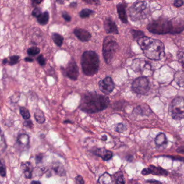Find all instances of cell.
<instances>
[{
    "label": "cell",
    "instance_id": "cell-32",
    "mask_svg": "<svg viewBox=\"0 0 184 184\" xmlns=\"http://www.w3.org/2000/svg\"><path fill=\"white\" fill-rule=\"evenodd\" d=\"M40 49L38 48L35 47L29 48L27 50V53L30 56H35L40 54Z\"/></svg>",
    "mask_w": 184,
    "mask_h": 184
},
{
    "label": "cell",
    "instance_id": "cell-20",
    "mask_svg": "<svg viewBox=\"0 0 184 184\" xmlns=\"http://www.w3.org/2000/svg\"><path fill=\"white\" fill-rule=\"evenodd\" d=\"M19 146L26 147L28 146L29 143V137L26 134H21L19 136L17 140Z\"/></svg>",
    "mask_w": 184,
    "mask_h": 184
},
{
    "label": "cell",
    "instance_id": "cell-49",
    "mask_svg": "<svg viewBox=\"0 0 184 184\" xmlns=\"http://www.w3.org/2000/svg\"><path fill=\"white\" fill-rule=\"evenodd\" d=\"M101 140H103V141H105V140H107V136H105V135L103 136L102 137H101Z\"/></svg>",
    "mask_w": 184,
    "mask_h": 184
},
{
    "label": "cell",
    "instance_id": "cell-35",
    "mask_svg": "<svg viewBox=\"0 0 184 184\" xmlns=\"http://www.w3.org/2000/svg\"><path fill=\"white\" fill-rule=\"evenodd\" d=\"M5 143L3 135L0 132V151H4L5 148Z\"/></svg>",
    "mask_w": 184,
    "mask_h": 184
},
{
    "label": "cell",
    "instance_id": "cell-21",
    "mask_svg": "<svg viewBox=\"0 0 184 184\" xmlns=\"http://www.w3.org/2000/svg\"><path fill=\"white\" fill-rule=\"evenodd\" d=\"M97 184H112V180L111 175L108 173H105L99 177Z\"/></svg>",
    "mask_w": 184,
    "mask_h": 184
},
{
    "label": "cell",
    "instance_id": "cell-27",
    "mask_svg": "<svg viewBox=\"0 0 184 184\" xmlns=\"http://www.w3.org/2000/svg\"><path fill=\"white\" fill-rule=\"evenodd\" d=\"M94 12V11H93L92 10L88 9V8H85V9H83L80 12L79 15L81 18L85 19V18L89 17L90 15L93 14Z\"/></svg>",
    "mask_w": 184,
    "mask_h": 184
},
{
    "label": "cell",
    "instance_id": "cell-37",
    "mask_svg": "<svg viewBox=\"0 0 184 184\" xmlns=\"http://www.w3.org/2000/svg\"><path fill=\"white\" fill-rule=\"evenodd\" d=\"M37 61L41 66H44L46 64V60H45V58L42 55H40L37 58Z\"/></svg>",
    "mask_w": 184,
    "mask_h": 184
},
{
    "label": "cell",
    "instance_id": "cell-33",
    "mask_svg": "<svg viewBox=\"0 0 184 184\" xmlns=\"http://www.w3.org/2000/svg\"><path fill=\"white\" fill-rule=\"evenodd\" d=\"M126 130V126H125V124H124L123 123H119L116 125V128H115V131L116 132H119V133L123 132Z\"/></svg>",
    "mask_w": 184,
    "mask_h": 184
},
{
    "label": "cell",
    "instance_id": "cell-8",
    "mask_svg": "<svg viewBox=\"0 0 184 184\" xmlns=\"http://www.w3.org/2000/svg\"><path fill=\"white\" fill-rule=\"evenodd\" d=\"M132 90L138 94L145 95L150 90V82L147 78L140 77L135 79L132 82Z\"/></svg>",
    "mask_w": 184,
    "mask_h": 184
},
{
    "label": "cell",
    "instance_id": "cell-10",
    "mask_svg": "<svg viewBox=\"0 0 184 184\" xmlns=\"http://www.w3.org/2000/svg\"><path fill=\"white\" fill-rule=\"evenodd\" d=\"M65 74L67 77L72 80H77L79 75V69L75 61L73 58L69 62L68 66L65 69Z\"/></svg>",
    "mask_w": 184,
    "mask_h": 184
},
{
    "label": "cell",
    "instance_id": "cell-50",
    "mask_svg": "<svg viewBox=\"0 0 184 184\" xmlns=\"http://www.w3.org/2000/svg\"><path fill=\"white\" fill-rule=\"evenodd\" d=\"M7 58H5V59H3V64H7Z\"/></svg>",
    "mask_w": 184,
    "mask_h": 184
},
{
    "label": "cell",
    "instance_id": "cell-38",
    "mask_svg": "<svg viewBox=\"0 0 184 184\" xmlns=\"http://www.w3.org/2000/svg\"><path fill=\"white\" fill-rule=\"evenodd\" d=\"M62 17L64 19V20L66 21V22L71 21V16L68 14V12H62Z\"/></svg>",
    "mask_w": 184,
    "mask_h": 184
},
{
    "label": "cell",
    "instance_id": "cell-40",
    "mask_svg": "<svg viewBox=\"0 0 184 184\" xmlns=\"http://www.w3.org/2000/svg\"><path fill=\"white\" fill-rule=\"evenodd\" d=\"M23 125L27 128H30V129H31L33 127V123L31 120H26V121L24 122Z\"/></svg>",
    "mask_w": 184,
    "mask_h": 184
},
{
    "label": "cell",
    "instance_id": "cell-7",
    "mask_svg": "<svg viewBox=\"0 0 184 184\" xmlns=\"http://www.w3.org/2000/svg\"><path fill=\"white\" fill-rule=\"evenodd\" d=\"M184 98L177 97L173 99L169 107L170 115L175 120H182L184 118Z\"/></svg>",
    "mask_w": 184,
    "mask_h": 184
},
{
    "label": "cell",
    "instance_id": "cell-16",
    "mask_svg": "<svg viewBox=\"0 0 184 184\" xmlns=\"http://www.w3.org/2000/svg\"><path fill=\"white\" fill-rule=\"evenodd\" d=\"M96 154L102 158V159L104 161L110 160L113 156V154L111 151H109L104 148L97 149L96 151Z\"/></svg>",
    "mask_w": 184,
    "mask_h": 184
},
{
    "label": "cell",
    "instance_id": "cell-39",
    "mask_svg": "<svg viewBox=\"0 0 184 184\" xmlns=\"http://www.w3.org/2000/svg\"><path fill=\"white\" fill-rule=\"evenodd\" d=\"M76 184H84V181L83 177L80 175H78L75 178Z\"/></svg>",
    "mask_w": 184,
    "mask_h": 184
},
{
    "label": "cell",
    "instance_id": "cell-11",
    "mask_svg": "<svg viewBox=\"0 0 184 184\" xmlns=\"http://www.w3.org/2000/svg\"><path fill=\"white\" fill-rule=\"evenodd\" d=\"M142 174L143 175H147L149 174H152L154 175L166 177L168 176V172L166 170L160 166H156L151 165L149 166V168H145L142 170Z\"/></svg>",
    "mask_w": 184,
    "mask_h": 184
},
{
    "label": "cell",
    "instance_id": "cell-13",
    "mask_svg": "<svg viewBox=\"0 0 184 184\" xmlns=\"http://www.w3.org/2000/svg\"><path fill=\"white\" fill-rule=\"evenodd\" d=\"M76 36L78 38L79 40L82 42H87L90 40L91 37V34L85 29L81 28H76L73 31Z\"/></svg>",
    "mask_w": 184,
    "mask_h": 184
},
{
    "label": "cell",
    "instance_id": "cell-12",
    "mask_svg": "<svg viewBox=\"0 0 184 184\" xmlns=\"http://www.w3.org/2000/svg\"><path fill=\"white\" fill-rule=\"evenodd\" d=\"M104 27L105 30L108 34H118L119 33L116 23L113 21L111 18H106L104 21Z\"/></svg>",
    "mask_w": 184,
    "mask_h": 184
},
{
    "label": "cell",
    "instance_id": "cell-28",
    "mask_svg": "<svg viewBox=\"0 0 184 184\" xmlns=\"http://www.w3.org/2000/svg\"><path fill=\"white\" fill-rule=\"evenodd\" d=\"M149 108V106H147V105H144L143 106L140 105V106H138L137 108L136 109V112L140 113V114H141L142 115H147V114H150V113L152 112L151 109L149 110L145 111V110H147Z\"/></svg>",
    "mask_w": 184,
    "mask_h": 184
},
{
    "label": "cell",
    "instance_id": "cell-23",
    "mask_svg": "<svg viewBox=\"0 0 184 184\" xmlns=\"http://www.w3.org/2000/svg\"><path fill=\"white\" fill-rule=\"evenodd\" d=\"M184 72L183 71H177L175 75V80L180 87H184Z\"/></svg>",
    "mask_w": 184,
    "mask_h": 184
},
{
    "label": "cell",
    "instance_id": "cell-47",
    "mask_svg": "<svg viewBox=\"0 0 184 184\" xmlns=\"http://www.w3.org/2000/svg\"><path fill=\"white\" fill-rule=\"evenodd\" d=\"M42 1H32V2L33 3H35L36 5H40L41 3L42 2Z\"/></svg>",
    "mask_w": 184,
    "mask_h": 184
},
{
    "label": "cell",
    "instance_id": "cell-29",
    "mask_svg": "<svg viewBox=\"0 0 184 184\" xmlns=\"http://www.w3.org/2000/svg\"><path fill=\"white\" fill-rule=\"evenodd\" d=\"M19 112H20V114L21 115L22 117H23L24 119L28 120L30 117V115L29 113V111L25 107H21L20 109H19Z\"/></svg>",
    "mask_w": 184,
    "mask_h": 184
},
{
    "label": "cell",
    "instance_id": "cell-14",
    "mask_svg": "<svg viewBox=\"0 0 184 184\" xmlns=\"http://www.w3.org/2000/svg\"><path fill=\"white\" fill-rule=\"evenodd\" d=\"M126 4L125 2L120 3L117 5L118 16L123 23H128V16L126 12Z\"/></svg>",
    "mask_w": 184,
    "mask_h": 184
},
{
    "label": "cell",
    "instance_id": "cell-15",
    "mask_svg": "<svg viewBox=\"0 0 184 184\" xmlns=\"http://www.w3.org/2000/svg\"><path fill=\"white\" fill-rule=\"evenodd\" d=\"M149 64L146 61L140 59H135L132 64V68L135 72L143 71Z\"/></svg>",
    "mask_w": 184,
    "mask_h": 184
},
{
    "label": "cell",
    "instance_id": "cell-26",
    "mask_svg": "<svg viewBox=\"0 0 184 184\" xmlns=\"http://www.w3.org/2000/svg\"><path fill=\"white\" fill-rule=\"evenodd\" d=\"M116 184H125V180L123 173L121 171H118L113 175Z\"/></svg>",
    "mask_w": 184,
    "mask_h": 184
},
{
    "label": "cell",
    "instance_id": "cell-31",
    "mask_svg": "<svg viewBox=\"0 0 184 184\" xmlns=\"http://www.w3.org/2000/svg\"><path fill=\"white\" fill-rule=\"evenodd\" d=\"M131 33L132 34V36L134 39L138 40L140 38L143 37L145 36L144 34L143 31L140 30H131Z\"/></svg>",
    "mask_w": 184,
    "mask_h": 184
},
{
    "label": "cell",
    "instance_id": "cell-25",
    "mask_svg": "<svg viewBox=\"0 0 184 184\" xmlns=\"http://www.w3.org/2000/svg\"><path fill=\"white\" fill-rule=\"evenodd\" d=\"M51 38H52L54 42L58 47H61L62 44H63V40H64V38H63L62 36L61 35L59 34L54 33L52 34Z\"/></svg>",
    "mask_w": 184,
    "mask_h": 184
},
{
    "label": "cell",
    "instance_id": "cell-1",
    "mask_svg": "<svg viewBox=\"0 0 184 184\" xmlns=\"http://www.w3.org/2000/svg\"><path fill=\"white\" fill-rule=\"evenodd\" d=\"M109 103V98L105 96L95 92H87L81 99L80 108L86 113H97L106 109Z\"/></svg>",
    "mask_w": 184,
    "mask_h": 184
},
{
    "label": "cell",
    "instance_id": "cell-4",
    "mask_svg": "<svg viewBox=\"0 0 184 184\" xmlns=\"http://www.w3.org/2000/svg\"><path fill=\"white\" fill-rule=\"evenodd\" d=\"M81 65L83 73L85 75H94L99 69V57L93 51H85L82 56Z\"/></svg>",
    "mask_w": 184,
    "mask_h": 184
},
{
    "label": "cell",
    "instance_id": "cell-18",
    "mask_svg": "<svg viewBox=\"0 0 184 184\" xmlns=\"http://www.w3.org/2000/svg\"><path fill=\"white\" fill-rule=\"evenodd\" d=\"M52 170L56 175L59 176H64L65 175V171L63 166L60 163H55L52 165Z\"/></svg>",
    "mask_w": 184,
    "mask_h": 184
},
{
    "label": "cell",
    "instance_id": "cell-46",
    "mask_svg": "<svg viewBox=\"0 0 184 184\" xmlns=\"http://www.w3.org/2000/svg\"><path fill=\"white\" fill-rule=\"evenodd\" d=\"M25 61L27 62H33V59H32L30 57H26L25 58Z\"/></svg>",
    "mask_w": 184,
    "mask_h": 184
},
{
    "label": "cell",
    "instance_id": "cell-43",
    "mask_svg": "<svg viewBox=\"0 0 184 184\" xmlns=\"http://www.w3.org/2000/svg\"><path fill=\"white\" fill-rule=\"evenodd\" d=\"M84 2L87 3H91V5H93L95 3V5H98L99 3V1H91V0H89V1H84Z\"/></svg>",
    "mask_w": 184,
    "mask_h": 184
},
{
    "label": "cell",
    "instance_id": "cell-48",
    "mask_svg": "<svg viewBox=\"0 0 184 184\" xmlns=\"http://www.w3.org/2000/svg\"><path fill=\"white\" fill-rule=\"evenodd\" d=\"M31 184H41L40 182H38V181H35V180H34V181H33V182H31Z\"/></svg>",
    "mask_w": 184,
    "mask_h": 184
},
{
    "label": "cell",
    "instance_id": "cell-6",
    "mask_svg": "<svg viewBox=\"0 0 184 184\" xmlns=\"http://www.w3.org/2000/svg\"><path fill=\"white\" fill-rule=\"evenodd\" d=\"M149 14L147 2L137 1L129 9V16L133 21H137L147 18Z\"/></svg>",
    "mask_w": 184,
    "mask_h": 184
},
{
    "label": "cell",
    "instance_id": "cell-45",
    "mask_svg": "<svg viewBox=\"0 0 184 184\" xmlns=\"http://www.w3.org/2000/svg\"><path fill=\"white\" fill-rule=\"evenodd\" d=\"M77 2H73L71 3L70 5V7L71 8H76L77 7Z\"/></svg>",
    "mask_w": 184,
    "mask_h": 184
},
{
    "label": "cell",
    "instance_id": "cell-44",
    "mask_svg": "<svg viewBox=\"0 0 184 184\" xmlns=\"http://www.w3.org/2000/svg\"><path fill=\"white\" fill-rule=\"evenodd\" d=\"M179 59L180 61H182V66H183V61H184V59H183V52H180V55L179 56Z\"/></svg>",
    "mask_w": 184,
    "mask_h": 184
},
{
    "label": "cell",
    "instance_id": "cell-9",
    "mask_svg": "<svg viewBox=\"0 0 184 184\" xmlns=\"http://www.w3.org/2000/svg\"><path fill=\"white\" fill-rule=\"evenodd\" d=\"M98 85L100 90L106 95L111 94L115 87V83L110 77H106L103 80H100Z\"/></svg>",
    "mask_w": 184,
    "mask_h": 184
},
{
    "label": "cell",
    "instance_id": "cell-19",
    "mask_svg": "<svg viewBox=\"0 0 184 184\" xmlns=\"http://www.w3.org/2000/svg\"><path fill=\"white\" fill-rule=\"evenodd\" d=\"M154 142L157 146L161 147L167 144L168 139L164 133H160L159 135L157 136L154 140Z\"/></svg>",
    "mask_w": 184,
    "mask_h": 184
},
{
    "label": "cell",
    "instance_id": "cell-42",
    "mask_svg": "<svg viewBox=\"0 0 184 184\" xmlns=\"http://www.w3.org/2000/svg\"><path fill=\"white\" fill-rule=\"evenodd\" d=\"M184 5V1L182 0L175 1L174 2V5L176 7H180L182 5Z\"/></svg>",
    "mask_w": 184,
    "mask_h": 184
},
{
    "label": "cell",
    "instance_id": "cell-36",
    "mask_svg": "<svg viewBox=\"0 0 184 184\" xmlns=\"http://www.w3.org/2000/svg\"><path fill=\"white\" fill-rule=\"evenodd\" d=\"M42 13V10L40 8L36 7L33 10V11L32 12V15L35 17L37 18Z\"/></svg>",
    "mask_w": 184,
    "mask_h": 184
},
{
    "label": "cell",
    "instance_id": "cell-34",
    "mask_svg": "<svg viewBox=\"0 0 184 184\" xmlns=\"http://www.w3.org/2000/svg\"><path fill=\"white\" fill-rule=\"evenodd\" d=\"M0 175L3 177L6 175V168L5 164L3 163L2 161L0 159Z\"/></svg>",
    "mask_w": 184,
    "mask_h": 184
},
{
    "label": "cell",
    "instance_id": "cell-3",
    "mask_svg": "<svg viewBox=\"0 0 184 184\" xmlns=\"http://www.w3.org/2000/svg\"><path fill=\"white\" fill-rule=\"evenodd\" d=\"M137 42L149 59L158 61L164 56L165 47L161 41L144 36L137 40Z\"/></svg>",
    "mask_w": 184,
    "mask_h": 184
},
{
    "label": "cell",
    "instance_id": "cell-30",
    "mask_svg": "<svg viewBox=\"0 0 184 184\" xmlns=\"http://www.w3.org/2000/svg\"><path fill=\"white\" fill-rule=\"evenodd\" d=\"M19 58L20 57L19 56H16V55L12 56L7 58L8 63L11 66L15 65L19 62Z\"/></svg>",
    "mask_w": 184,
    "mask_h": 184
},
{
    "label": "cell",
    "instance_id": "cell-24",
    "mask_svg": "<svg viewBox=\"0 0 184 184\" xmlns=\"http://www.w3.org/2000/svg\"><path fill=\"white\" fill-rule=\"evenodd\" d=\"M34 117L36 122L39 124H43L45 122V118L44 113L40 109H37L34 113Z\"/></svg>",
    "mask_w": 184,
    "mask_h": 184
},
{
    "label": "cell",
    "instance_id": "cell-22",
    "mask_svg": "<svg viewBox=\"0 0 184 184\" xmlns=\"http://www.w3.org/2000/svg\"><path fill=\"white\" fill-rule=\"evenodd\" d=\"M37 21L41 25L44 26L46 25L49 22V14L47 11H45L43 13H42L37 18Z\"/></svg>",
    "mask_w": 184,
    "mask_h": 184
},
{
    "label": "cell",
    "instance_id": "cell-5",
    "mask_svg": "<svg viewBox=\"0 0 184 184\" xmlns=\"http://www.w3.org/2000/svg\"><path fill=\"white\" fill-rule=\"evenodd\" d=\"M118 48V43L113 36H108L105 38L102 51L106 63L108 64L111 63Z\"/></svg>",
    "mask_w": 184,
    "mask_h": 184
},
{
    "label": "cell",
    "instance_id": "cell-2",
    "mask_svg": "<svg viewBox=\"0 0 184 184\" xmlns=\"http://www.w3.org/2000/svg\"><path fill=\"white\" fill-rule=\"evenodd\" d=\"M148 30L152 33L158 35L166 34H179L184 30L183 22L175 19L169 20L167 19L159 18L151 22L147 27Z\"/></svg>",
    "mask_w": 184,
    "mask_h": 184
},
{
    "label": "cell",
    "instance_id": "cell-17",
    "mask_svg": "<svg viewBox=\"0 0 184 184\" xmlns=\"http://www.w3.org/2000/svg\"><path fill=\"white\" fill-rule=\"evenodd\" d=\"M21 168L26 178L28 179H31L33 171V167L32 164L28 161L23 163L22 164Z\"/></svg>",
    "mask_w": 184,
    "mask_h": 184
},
{
    "label": "cell",
    "instance_id": "cell-41",
    "mask_svg": "<svg viewBox=\"0 0 184 184\" xmlns=\"http://www.w3.org/2000/svg\"><path fill=\"white\" fill-rule=\"evenodd\" d=\"M43 156L44 155L43 154H39L36 156L35 161L36 164H38L42 161L43 158Z\"/></svg>",
    "mask_w": 184,
    "mask_h": 184
}]
</instances>
